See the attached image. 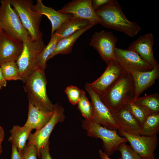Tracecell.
Masks as SVG:
<instances>
[{"mask_svg": "<svg viewBox=\"0 0 159 159\" xmlns=\"http://www.w3.org/2000/svg\"><path fill=\"white\" fill-rule=\"evenodd\" d=\"M103 26L122 32L130 37L135 36L141 28L137 22L128 20L117 1L111 0L95 11Z\"/></svg>", "mask_w": 159, "mask_h": 159, "instance_id": "1", "label": "cell"}, {"mask_svg": "<svg viewBox=\"0 0 159 159\" xmlns=\"http://www.w3.org/2000/svg\"><path fill=\"white\" fill-rule=\"evenodd\" d=\"M135 86L132 75L125 72L103 94L102 101L111 113L116 112L134 100Z\"/></svg>", "mask_w": 159, "mask_h": 159, "instance_id": "2", "label": "cell"}, {"mask_svg": "<svg viewBox=\"0 0 159 159\" xmlns=\"http://www.w3.org/2000/svg\"><path fill=\"white\" fill-rule=\"evenodd\" d=\"M44 70V69L35 67L24 87L27 94L29 101L39 110L50 112L53 111L54 104L47 94V81Z\"/></svg>", "mask_w": 159, "mask_h": 159, "instance_id": "3", "label": "cell"}, {"mask_svg": "<svg viewBox=\"0 0 159 159\" xmlns=\"http://www.w3.org/2000/svg\"><path fill=\"white\" fill-rule=\"evenodd\" d=\"M1 3L0 28L1 30L23 43L32 39L17 13L11 7L10 0H2Z\"/></svg>", "mask_w": 159, "mask_h": 159, "instance_id": "4", "label": "cell"}, {"mask_svg": "<svg viewBox=\"0 0 159 159\" xmlns=\"http://www.w3.org/2000/svg\"><path fill=\"white\" fill-rule=\"evenodd\" d=\"M82 125L87 136L102 140L104 152L109 156L118 150L121 144L128 142L118 134L117 130L108 129L92 121L83 120Z\"/></svg>", "mask_w": 159, "mask_h": 159, "instance_id": "5", "label": "cell"}, {"mask_svg": "<svg viewBox=\"0 0 159 159\" xmlns=\"http://www.w3.org/2000/svg\"><path fill=\"white\" fill-rule=\"evenodd\" d=\"M10 2L32 39L42 40L43 34L40 30L39 25L43 15L33 10L32 1L10 0Z\"/></svg>", "mask_w": 159, "mask_h": 159, "instance_id": "6", "label": "cell"}, {"mask_svg": "<svg viewBox=\"0 0 159 159\" xmlns=\"http://www.w3.org/2000/svg\"><path fill=\"white\" fill-rule=\"evenodd\" d=\"M22 52L16 62L21 80L25 83L35 67L37 58L46 46L42 40L32 39L23 43Z\"/></svg>", "mask_w": 159, "mask_h": 159, "instance_id": "7", "label": "cell"}, {"mask_svg": "<svg viewBox=\"0 0 159 159\" xmlns=\"http://www.w3.org/2000/svg\"><path fill=\"white\" fill-rule=\"evenodd\" d=\"M84 87L91 100L93 111L92 121L110 130H123L122 127L115 120L110 110L102 101L100 95L92 88L89 83H86Z\"/></svg>", "mask_w": 159, "mask_h": 159, "instance_id": "8", "label": "cell"}, {"mask_svg": "<svg viewBox=\"0 0 159 159\" xmlns=\"http://www.w3.org/2000/svg\"><path fill=\"white\" fill-rule=\"evenodd\" d=\"M65 117L63 107L57 103L54 104L53 114L50 120L41 129L30 134L27 143L33 144L36 146L38 156L41 157L40 148L49 142L50 135L56 125L58 122H63Z\"/></svg>", "mask_w": 159, "mask_h": 159, "instance_id": "9", "label": "cell"}, {"mask_svg": "<svg viewBox=\"0 0 159 159\" xmlns=\"http://www.w3.org/2000/svg\"><path fill=\"white\" fill-rule=\"evenodd\" d=\"M114 55L115 60L125 72L146 71L154 68L133 51L116 47Z\"/></svg>", "mask_w": 159, "mask_h": 159, "instance_id": "10", "label": "cell"}, {"mask_svg": "<svg viewBox=\"0 0 159 159\" xmlns=\"http://www.w3.org/2000/svg\"><path fill=\"white\" fill-rule=\"evenodd\" d=\"M130 144L132 149L143 159H155L154 152L158 144L157 135L151 136L135 135L122 130H118Z\"/></svg>", "mask_w": 159, "mask_h": 159, "instance_id": "11", "label": "cell"}, {"mask_svg": "<svg viewBox=\"0 0 159 159\" xmlns=\"http://www.w3.org/2000/svg\"><path fill=\"white\" fill-rule=\"evenodd\" d=\"M57 11L70 14L74 17L89 21L93 26L100 23V20L94 9L91 0H74Z\"/></svg>", "mask_w": 159, "mask_h": 159, "instance_id": "12", "label": "cell"}, {"mask_svg": "<svg viewBox=\"0 0 159 159\" xmlns=\"http://www.w3.org/2000/svg\"><path fill=\"white\" fill-rule=\"evenodd\" d=\"M117 41V38L112 32L102 30L93 34L90 45L98 52L106 63L111 60H115L114 50Z\"/></svg>", "mask_w": 159, "mask_h": 159, "instance_id": "13", "label": "cell"}, {"mask_svg": "<svg viewBox=\"0 0 159 159\" xmlns=\"http://www.w3.org/2000/svg\"><path fill=\"white\" fill-rule=\"evenodd\" d=\"M105 70L97 79L89 84L101 95L113 85L125 72L114 60L106 62Z\"/></svg>", "mask_w": 159, "mask_h": 159, "instance_id": "14", "label": "cell"}, {"mask_svg": "<svg viewBox=\"0 0 159 159\" xmlns=\"http://www.w3.org/2000/svg\"><path fill=\"white\" fill-rule=\"evenodd\" d=\"M23 48V43L1 30L0 32V65L16 62Z\"/></svg>", "mask_w": 159, "mask_h": 159, "instance_id": "15", "label": "cell"}, {"mask_svg": "<svg viewBox=\"0 0 159 159\" xmlns=\"http://www.w3.org/2000/svg\"><path fill=\"white\" fill-rule=\"evenodd\" d=\"M154 37L151 33L140 36L128 47V50L137 53L145 61L153 68L159 66L154 57L153 46Z\"/></svg>", "mask_w": 159, "mask_h": 159, "instance_id": "16", "label": "cell"}, {"mask_svg": "<svg viewBox=\"0 0 159 159\" xmlns=\"http://www.w3.org/2000/svg\"><path fill=\"white\" fill-rule=\"evenodd\" d=\"M130 73L133 78L135 86L134 101L145 90L153 85L155 80L159 78V66L148 71L135 72Z\"/></svg>", "mask_w": 159, "mask_h": 159, "instance_id": "17", "label": "cell"}, {"mask_svg": "<svg viewBox=\"0 0 159 159\" xmlns=\"http://www.w3.org/2000/svg\"><path fill=\"white\" fill-rule=\"evenodd\" d=\"M32 8L38 13L46 16L50 21L52 26L51 37L63 23L73 17L71 14L61 13L52 8L45 6L41 0H37Z\"/></svg>", "mask_w": 159, "mask_h": 159, "instance_id": "18", "label": "cell"}, {"mask_svg": "<svg viewBox=\"0 0 159 159\" xmlns=\"http://www.w3.org/2000/svg\"><path fill=\"white\" fill-rule=\"evenodd\" d=\"M112 114L115 120L122 127L123 130L132 134L141 135V125L125 106Z\"/></svg>", "mask_w": 159, "mask_h": 159, "instance_id": "19", "label": "cell"}, {"mask_svg": "<svg viewBox=\"0 0 159 159\" xmlns=\"http://www.w3.org/2000/svg\"><path fill=\"white\" fill-rule=\"evenodd\" d=\"M53 111L50 112L42 111L34 106L29 101L28 118L25 126L36 130L41 129L50 120Z\"/></svg>", "mask_w": 159, "mask_h": 159, "instance_id": "20", "label": "cell"}, {"mask_svg": "<svg viewBox=\"0 0 159 159\" xmlns=\"http://www.w3.org/2000/svg\"><path fill=\"white\" fill-rule=\"evenodd\" d=\"M90 24L78 30L73 34L59 40L55 49L48 59V60L59 54H67L72 51L76 40L85 32L92 27Z\"/></svg>", "mask_w": 159, "mask_h": 159, "instance_id": "21", "label": "cell"}, {"mask_svg": "<svg viewBox=\"0 0 159 159\" xmlns=\"http://www.w3.org/2000/svg\"><path fill=\"white\" fill-rule=\"evenodd\" d=\"M32 130L25 126L14 125L10 130V136L8 141L12 145H15L18 152L23 155V150L26 145V142Z\"/></svg>", "mask_w": 159, "mask_h": 159, "instance_id": "22", "label": "cell"}, {"mask_svg": "<svg viewBox=\"0 0 159 159\" xmlns=\"http://www.w3.org/2000/svg\"><path fill=\"white\" fill-rule=\"evenodd\" d=\"M90 24L87 21L73 17L63 23L55 32L59 40Z\"/></svg>", "mask_w": 159, "mask_h": 159, "instance_id": "23", "label": "cell"}, {"mask_svg": "<svg viewBox=\"0 0 159 159\" xmlns=\"http://www.w3.org/2000/svg\"><path fill=\"white\" fill-rule=\"evenodd\" d=\"M59 41L58 36L55 32L53 35L51 37V39L48 44L45 46L38 55L37 58L35 67L45 69L48 59L54 51Z\"/></svg>", "mask_w": 159, "mask_h": 159, "instance_id": "24", "label": "cell"}, {"mask_svg": "<svg viewBox=\"0 0 159 159\" xmlns=\"http://www.w3.org/2000/svg\"><path fill=\"white\" fill-rule=\"evenodd\" d=\"M141 128V135H157L159 131V112L150 114L142 125Z\"/></svg>", "mask_w": 159, "mask_h": 159, "instance_id": "25", "label": "cell"}, {"mask_svg": "<svg viewBox=\"0 0 159 159\" xmlns=\"http://www.w3.org/2000/svg\"><path fill=\"white\" fill-rule=\"evenodd\" d=\"M133 102L152 112H159V95L158 93L139 97Z\"/></svg>", "mask_w": 159, "mask_h": 159, "instance_id": "26", "label": "cell"}, {"mask_svg": "<svg viewBox=\"0 0 159 159\" xmlns=\"http://www.w3.org/2000/svg\"><path fill=\"white\" fill-rule=\"evenodd\" d=\"M125 107L139 122L141 127L148 116L152 113L148 110L135 104L133 102L127 103Z\"/></svg>", "mask_w": 159, "mask_h": 159, "instance_id": "27", "label": "cell"}, {"mask_svg": "<svg viewBox=\"0 0 159 159\" xmlns=\"http://www.w3.org/2000/svg\"><path fill=\"white\" fill-rule=\"evenodd\" d=\"M0 66L6 80H21L19 69L16 62L4 63L1 64Z\"/></svg>", "mask_w": 159, "mask_h": 159, "instance_id": "28", "label": "cell"}, {"mask_svg": "<svg viewBox=\"0 0 159 159\" xmlns=\"http://www.w3.org/2000/svg\"><path fill=\"white\" fill-rule=\"evenodd\" d=\"M78 107L85 120L92 121L93 117L92 106L91 102L87 97L86 93L83 90L80 100L77 103Z\"/></svg>", "mask_w": 159, "mask_h": 159, "instance_id": "29", "label": "cell"}, {"mask_svg": "<svg viewBox=\"0 0 159 159\" xmlns=\"http://www.w3.org/2000/svg\"><path fill=\"white\" fill-rule=\"evenodd\" d=\"M82 90L72 85L67 87L64 92L67 95L69 101L73 105L77 104L82 92Z\"/></svg>", "mask_w": 159, "mask_h": 159, "instance_id": "30", "label": "cell"}, {"mask_svg": "<svg viewBox=\"0 0 159 159\" xmlns=\"http://www.w3.org/2000/svg\"><path fill=\"white\" fill-rule=\"evenodd\" d=\"M118 150L121 154L122 159H143L125 143L121 144Z\"/></svg>", "mask_w": 159, "mask_h": 159, "instance_id": "31", "label": "cell"}, {"mask_svg": "<svg viewBox=\"0 0 159 159\" xmlns=\"http://www.w3.org/2000/svg\"><path fill=\"white\" fill-rule=\"evenodd\" d=\"M37 156L38 152L36 146L27 143L23 150L22 159H37Z\"/></svg>", "mask_w": 159, "mask_h": 159, "instance_id": "32", "label": "cell"}, {"mask_svg": "<svg viewBox=\"0 0 159 159\" xmlns=\"http://www.w3.org/2000/svg\"><path fill=\"white\" fill-rule=\"evenodd\" d=\"M49 143L42 147L39 153L41 159H52L49 153Z\"/></svg>", "mask_w": 159, "mask_h": 159, "instance_id": "33", "label": "cell"}, {"mask_svg": "<svg viewBox=\"0 0 159 159\" xmlns=\"http://www.w3.org/2000/svg\"><path fill=\"white\" fill-rule=\"evenodd\" d=\"M111 0H92V6L95 11L100 8L109 3Z\"/></svg>", "mask_w": 159, "mask_h": 159, "instance_id": "34", "label": "cell"}, {"mask_svg": "<svg viewBox=\"0 0 159 159\" xmlns=\"http://www.w3.org/2000/svg\"><path fill=\"white\" fill-rule=\"evenodd\" d=\"M12 153L11 159H22V155L18 152L16 146L12 145Z\"/></svg>", "mask_w": 159, "mask_h": 159, "instance_id": "35", "label": "cell"}, {"mask_svg": "<svg viewBox=\"0 0 159 159\" xmlns=\"http://www.w3.org/2000/svg\"><path fill=\"white\" fill-rule=\"evenodd\" d=\"M6 85V80L4 78L0 67V89Z\"/></svg>", "mask_w": 159, "mask_h": 159, "instance_id": "36", "label": "cell"}, {"mask_svg": "<svg viewBox=\"0 0 159 159\" xmlns=\"http://www.w3.org/2000/svg\"><path fill=\"white\" fill-rule=\"evenodd\" d=\"M98 152L100 159H111L102 150L99 149ZM118 159H122L120 158Z\"/></svg>", "mask_w": 159, "mask_h": 159, "instance_id": "37", "label": "cell"}, {"mask_svg": "<svg viewBox=\"0 0 159 159\" xmlns=\"http://www.w3.org/2000/svg\"><path fill=\"white\" fill-rule=\"evenodd\" d=\"M5 136L3 128L0 125V146L3 141Z\"/></svg>", "mask_w": 159, "mask_h": 159, "instance_id": "38", "label": "cell"}, {"mask_svg": "<svg viewBox=\"0 0 159 159\" xmlns=\"http://www.w3.org/2000/svg\"><path fill=\"white\" fill-rule=\"evenodd\" d=\"M3 151V148L1 145L0 146V155Z\"/></svg>", "mask_w": 159, "mask_h": 159, "instance_id": "39", "label": "cell"}, {"mask_svg": "<svg viewBox=\"0 0 159 159\" xmlns=\"http://www.w3.org/2000/svg\"><path fill=\"white\" fill-rule=\"evenodd\" d=\"M1 31V29L0 28V32Z\"/></svg>", "mask_w": 159, "mask_h": 159, "instance_id": "40", "label": "cell"}]
</instances>
